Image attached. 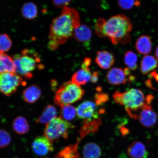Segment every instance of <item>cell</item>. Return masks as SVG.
Returning <instances> with one entry per match:
<instances>
[{
  "mask_svg": "<svg viewBox=\"0 0 158 158\" xmlns=\"http://www.w3.org/2000/svg\"><path fill=\"white\" fill-rule=\"evenodd\" d=\"M11 142V136L8 132L5 130L0 129V148L7 147Z\"/></svg>",
  "mask_w": 158,
  "mask_h": 158,
  "instance_id": "obj_28",
  "label": "cell"
},
{
  "mask_svg": "<svg viewBox=\"0 0 158 158\" xmlns=\"http://www.w3.org/2000/svg\"><path fill=\"white\" fill-rule=\"evenodd\" d=\"M77 146L76 144L65 148L56 155V158H80Z\"/></svg>",
  "mask_w": 158,
  "mask_h": 158,
  "instance_id": "obj_24",
  "label": "cell"
},
{
  "mask_svg": "<svg viewBox=\"0 0 158 158\" xmlns=\"http://www.w3.org/2000/svg\"><path fill=\"white\" fill-rule=\"evenodd\" d=\"M14 131L19 134H23L28 132L29 126L28 122L24 118L19 116L16 118L12 123Z\"/></svg>",
  "mask_w": 158,
  "mask_h": 158,
  "instance_id": "obj_22",
  "label": "cell"
},
{
  "mask_svg": "<svg viewBox=\"0 0 158 158\" xmlns=\"http://www.w3.org/2000/svg\"><path fill=\"white\" fill-rule=\"evenodd\" d=\"M92 32L89 27L86 25H80L74 29L73 36L78 42L86 43L92 38Z\"/></svg>",
  "mask_w": 158,
  "mask_h": 158,
  "instance_id": "obj_14",
  "label": "cell"
},
{
  "mask_svg": "<svg viewBox=\"0 0 158 158\" xmlns=\"http://www.w3.org/2000/svg\"><path fill=\"white\" fill-rule=\"evenodd\" d=\"M97 106L96 104L92 102H83L76 108L77 115L79 118L82 119H90L98 117Z\"/></svg>",
  "mask_w": 158,
  "mask_h": 158,
  "instance_id": "obj_10",
  "label": "cell"
},
{
  "mask_svg": "<svg viewBox=\"0 0 158 158\" xmlns=\"http://www.w3.org/2000/svg\"><path fill=\"white\" fill-rule=\"evenodd\" d=\"M33 151L36 155L43 156L54 150L52 142L44 136L35 138L32 144Z\"/></svg>",
  "mask_w": 158,
  "mask_h": 158,
  "instance_id": "obj_8",
  "label": "cell"
},
{
  "mask_svg": "<svg viewBox=\"0 0 158 158\" xmlns=\"http://www.w3.org/2000/svg\"><path fill=\"white\" fill-rule=\"evenodd\" d=\"M135 48L140 54L146 55L149 54L152 48L151 39L148 35H142L136 41Z\"/></svg>",
  "mask_w": 158,
  "mask_h": 158,
  "instance_id": "obj_18",
  "label": "cell"
},
{
  "mask_svg": "<svg viewBox=\"0 0 158 158\" xmlns=\"http://www.w3.org/2000/svg\"><path fill=\"white\" fill-rule=\"evenodd\" d=\"M91 63V59L89 58H86L84 59L81 65L82 69H85L89 68V66Z\"/></svg>",
  "mask_w": 158,
  "mask_h": 158,
  "instance_id": "obj_32",
  "label": "cell"
},
{
  "mask_svg": "<svg viewBox=\"0 0 158 158\" xmlns=\"http://www.w3.org/2000/svg\"><path fill=\"white\" fill-rule=\"evenodd\" d=\"M118 3L120 8L124 10L131 9L134 6H138L140 3L135 0H118Z\"/></svg>",
  "mask_w": 158,
  "mask_h": 158,
  "instance_id": "obj_29",
  "label": "cell"
},
{
  "mask_svg": "<svg viewBox=\"0 0 158 158\" xmlns=\"http://www.w3.org/2000/svg\"><path fill=\"white\" fill-rule=\"evenodd\" d=\"M95 102L97 105L99 106L107 102L109 99L107 94H97L95 96Z\"/></svg>",
  "mask_w": 158,
  "mask_h": 158,
  "instance_id": "obj_30",
  "label": "cell"
},
{
  "mask_svg": "<svg viewBox=\"0 0 158 158\" xmlns=\"http://www.w3.org/2000/svg\"><path fill=\"white\" fill-rule=\"evenodd\" d=\"M95 62L100 68L104 69L110 68L114 62V55L106 50L98 51Z\"/></svg>",
  "mask_w": 158,
  "mask_h": 158,
  "instance_id": "obj_12",
  "label": "cell"
},
{
  "mask_svg": "<svg viewBox=\"0 0 158 158\" xmlns=\"http://www.w3.org/2000/svg\"><path fill=\"white\" fill-rule=\"evenodd\" d=\"M127 152L131 158H147L148 156L145 146L139 141L133 142L128 147Z\"/></svg>",
  "mask_w": 158,
  "mask_h": 158,
  "instance_id": "obj_13",
  "label": "cell"
},
{
  "mask_svg": "<svg viewBox=\"0 0 158 158\" xmlns=\"http://www.w3.org/2000/svg\"><path fill=\"white\" fill-rule=\"evenodd\" d=\"M138 59L137 55L131 50L127 51L124 55V63L128 68L132 70L137 69Z\"/></svg>",
  "mask_w": 158,
  "mask_h": 158,
  "instance_id": "obj_25",
  "label": "cell"
},
{
  "mask_svg": "<svg viewBox=\"0 0 158 158\" xmlns=\"http://www.w3.org/2000/svg\"><path fill=\"white\" fill-rule=\"evenodd\" d=\"M149 104L146 105L142 108L138 116L142 125L148 127L155 125L157 120L156 114L152 110L151 106Z\"/></svg>",
  "mask_w": 158,
  "mask_h": 158,
  "instance_id": "obj_9",
  "label": "cell"
},
{
  "mask_svg": "<svg viewBox=\"0 0 158 158\" xmlns=\"http://www.w3.org/2000/svg\"><path fill=\"white\" fill-rule=\"evenodd\" d=\"M155 76L156 77V80L158 81V74H157Z\"/></svg>",
  "mask_w": 158,
  "mask_h": 158,
  "instance_id": "obj_35",
  "label": "cell"
},
{
  "mask_svg": "<svg viewBox=\"0 0 158 158\" xmlns=\"http://www.w3.org/2000/svg\"><path fill=\"white\" fill-rule=\"evenodd\" d=\"M12 45V42L7 35H0V52H5L9 51Z\"/></svg>",
  "mask_w": 158,
  "mask_h": 158,
  "instance_id": "obj_27",
  "label": "cell"
},
{
  "mask_svg": "<svg viewBox=\"0 0 158 158\" xmlns=\"http://www.w3.org/2000/svg\"><path fill=\"white\" fill-rule=\"evenodd\" d=\"M16 66L15 73L19 74L26 79L32 78V72L37 68H40L38 64L40 59L37 54L32 51L25 49L21 54L15 55L13 58Z\"/></svg>",
  "mask_w": 158,
  "mask_h": 158,
  "instance_id": "obj_4",
  "label": "cell"
},
{
  "mask_svg": "<svg viewBox=\"0 0 158 158\" xmlns=\"http://www.w3.org/2000/svg\"><path fill=\"white\" fill-rule=\"evenodd\" d=\"M127 77L124 70L116 68L110 69L106 76L109 83L114 85L126 84L130 81L129 78Z\"/></svg>",
  "mask_w": 158,
  "mask_h": 158,
  "instance_id": "obj_11",
  "label": "cell"
},
{
  "mask_svg": "<svg viewBox=\"0 0 158 158\" xmlns=\"http://www.w3.org/2000/svg\"><path fill=\"white\" fill-rule=\"evenodd\" d=\"M21 12L23 17L28 19H33L36 18L38 10L36 5L32 2L25 3L22 7Z\"/></svg>",
  "mask_w": 158,
  "mask_h": 158,
  "instance_id": "obj_23",
  "label": "cell"
},
{
  "mask_svg": "<svg viewBox=\"0 0 158 158\" xmlns=\"http://www.w3.org/2000/svg\"><path fill=\"white\" fill-rule=\"evenodd\" d=\"M23 83V79L15 73L6 72L0 74V92L9 96L17 91Z\"/></svg>",
  "mask_w": 158,
  "mask_h": 158,
  "instance_id": "obj_7",
  "label": "cell"
},
{
  "mask_svg": "<svg viewBox=\"0 0 158 158\" xmlns=\"http://www.w3.org/2000/svg\"></svg>",
  "mask_w": 158,
  "mask_h": 158,
  "instance_id": "obj_36",
  "label": "cell"
},
{
  "mask_svg": "<svg viewBox=\"0 0 158 158\" xmlns=\"http://www.w3.org/2000/svg\"><path fill=\"white\" fill-rule=\"evenodd\" d=\"M60 117L65 120H72L77 114L76 109L70 105L65 106L61 107Z\"/></svg>",
  "mask_w": 158,
  "mask_h": 158,
  "instance_id": "obj_26",
  "label": "cell"
},
{
  "mask_svg": "<svg viewBox=\"0 0 158 158\" xmlns=\"http://www.w3.org/2000/svg\"><path fill=\"white\" fill-rule=\"evenodd\" d=\"M71 127L72 125L68 122L60 117H56L46 124L44 136L52 143L62 137L67 139L68 132Z\"/></svg>",
  "mask_w": 158,
  "mask_h": 158,
  "instance_id": "obj_6",
  "label": "cell"
},
{
  "mask_svg": "<svg viewBox=\"0 0 158 158\" xmlns=\"http://www.w3.org/2000/svg\"><path fill=\"white\" fill-rule=\"evenodd\" d=\"M158 66L157 59L152 55H146L141 60L140 69L142 73H148Z\"/></svg>",
  "mask_w": 158,
  "mask_h": 158,
  "instance_id": "obj_19",
  "label": "cell"
},
{
  "mask_svg": "<svg viewBox=\"0 0 158 158\" xmlns=\"http://www.w3.org/2000/svg\"><path fill=\"white\" fill-rule=\"evenodd\" d=\"M132 27L129 18L120 14L114 15L107 20L102 18L98 20L95 31L98 36L108 38L114 44H124L131 40L130 33Z\"/></svg>",
  "mask_w": 158,
  "mask_h": 158,
  "instance_id": "obj_2",
  "label": "cell"
},
{
  "mask_svg": "<svg viewBox=\"0 0 158 158\" xmlns=\"http://www.w3.org/2000/svg\"><path fill=\"white\" fill-rule=\"evenodd\" d=\"M41 92L40 88L36 85H31L23 91V98L26 102L34 103L40 98Z\"/></svg>",
  "mask_w": 158,
  "mask_h": 158,
  "instance_id": "obj_17",
  "label": "cell"
},
{
  "mask_svg": "<svg viewBox=\"0 0 158 158\" xmlns=\"http://www.w3.org/2000/svg\"><path fill=\"white\" fill-rule=\"evenodd\" d=\"M155 55L157 60H158V45L156 49Z\"/></svg>",
  "mask_w": 158,
  "mask_h": 158,
  "instance_id": "obj_34",
  "label": "cell"
},
{
  "mask_svg": "<svg viewBox=\"0 0 158 158\" xmlns=\"http://www.w3.org/2000/svg\"><path fill=\"white\" fill-rule=\"evenodd\" d=\"M84 90L72 81L65 82L56 91L54 98L55 105L60 107L70 105L81 99Z\"/></svg>",
  "mask_w": 158,
  "mask_h": 158,
  "instance_id": "obj_5",
  "label": "cell"
},
{
  "mask_svg": "<svg viewBox=\"0 0 158 158\" xmlns=\"http://www.w3.org/2000/svg\"><path fill=\"white\" fill-rule=\"evenodd\" d=\"M83 154L85 158H99L101 155V150L97 144L89 143L84 147Z\"/></svg>",
  "mask_w": 158,
  "mask_h": 158,
  "instance_id": "obj_21",
  "label": "cell"
},
{
  "mask_svg": "<svg viewBox=\"0 0 158 158\" xmlns=\"http://www.w3.org/2000/svg\"><path fill=\"white\" fill-rule=\"evenodd\" d=\"M81 25L77 11L68 6L64 8L60 15L53 20L50 25L48 47L54 50L73 36L74 31Z\"/></svg>",
  "mask_w": 158,
  "mask_h": 158,
  "instance_id": "obj_1",
  "label": "cell"
},
{
  "mask_svg": "<svg viewBox=\"0 0 158 158\" xmlns=\"http://www.w3.org/2000/svg\"><path fill=\"white\" fill-rule=\"evenodd\" d=\"M99 74L98 72H95L92 75L91 78V82L93 83H95L98 80Z\"/></svg>",
  "mask_w": 158,
  "mask_h": 158,
  "instance_id": "obj_33",
  "label": "cell"
},
{
  "mask_svg": "<svg viewBox=\"0 0 158 158\" xmlns=\"http://www.w3.org/2000/svg\"><path fill=\"white\" fill-rule=\"evenodd\" d=\"M92 74L89 68L82 69L75 73L72 79L73 83L78 86L84 85L89 81Z\"/></svg>",
  "mask_w": 158,
  "mask_h": 158,
  "instance_id": "obj_16",
  "label": "cell"
},
{
  "mask_svg": "<svg viewBox=\"0 0 158 158\" xmlns=\"http://www.w3.org/2000/svg\"><path fill=\"white\" fill-rule=\"evenodd\" d=\"M57 111L55 106L52 105H48L43 110L42 114L37 118V123H48L51 120L56 117Z\"/></svg>",
  "mask_w": 158,
  "mask_h": 158,
  "instance_id": "obj_20",
  "label": "cell"
},
{
  "mask_svg": "<svg viewBox=\"0 0 158 158\" xmlns=\"http://www.w3.org/2000/svg\"><path fill=\"white\" fill-rule=\"evenodd\" d=\"M15 72L16 66L13 58L5 52H0V74Z\"/></svg>",
  "mask_w": 158,
  "mask_h": 158,
  "instance_id": "obj_15",
  "label": "cell"
},
{
  "mask_svg": "<svg viewBox=\"0 0 158 158\" xmlns=\"http://www.w3.org/2000/svg\"><path fill=\"white\" fill-rule=\"evenodd\" d=\"M53 4L55 6L59 8L68 7L72 0H52Z\"/></svg>",
  "mask_w": 158,
  "mask_h": 158,
  "instance_id": "obj_31",
  "label": "cell"
},
{
  "mask_svg": "<svg viewBox=\"0 0 158 158\" xmlns=\"http://www.w3.org/2000/svg\"><path fill=\"white\" fill-rule=\"evenodd\" d=\"M146 98L143 92L137 89H131L123 93L116 91L113 96L116 103L123 106L130 117L137 119L138 112L143 106L149 104L152 99Z\"/></svg>",
  "mask_w": 158,
  "mask_h": 158,
  "instance_id": "obj_3",
  "label": "cell"
}]
</instances>
